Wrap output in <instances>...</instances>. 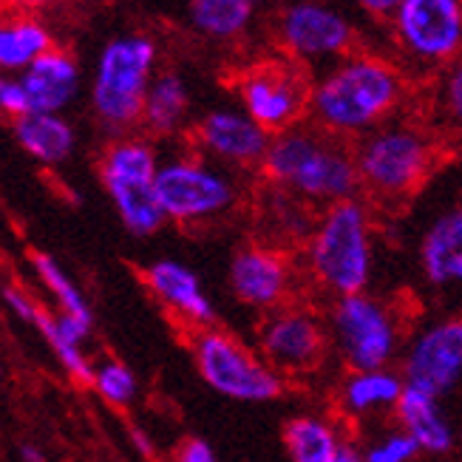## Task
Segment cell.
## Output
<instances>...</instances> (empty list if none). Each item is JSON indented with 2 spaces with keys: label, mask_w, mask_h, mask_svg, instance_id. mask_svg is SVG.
Returning <instances> with one entry per match:
<instances>
[{
  "label": "cell",
  "mask_w": 462,
  "mask_h": 462,
  "mask_svg": "<svg viewBox=\"0 0 462 462\" xmlns=\"http://www.w3.org/2000/svg\"><path fill=\"white\" fill-rule=\"evenodd\" d=\"M190 116V88L182 74L176 71H159L145 97L143 108V125L151 136L165 139L176 136L188 125Z\"/></svg>",
  "instance_id": "d4e9b609"
},
{
  "label": "cell",
  "mask_w": 462,
  "mask_h": 462,
  "mask_svg": "<svg viewBox=\"0 0 462 462\" xmlns=\"http://www.w3.org/2000/svg\"><path fill=\"white\" fill-rule=\"evenodd\" d=\"M417 264L431 290L462 292V202L431 218L420 236Z\"/></svg>",
  "instance_id": "ac0fdd59"
},
{
  "label": "cell",
  "mask_w": 462,
  "mask_h": 462,
  "mask_svg": "<svg viewBox=\"0 0 462 462\" xmlns=\"http://www.w3.org/2000/svg\"><path fill=\"white\" fill-rule=\"evenodd\" d=\"M414 83L386 51L357 49L312 77L310 123L355 145L414 103Z\"/></svg>",
  "instance_id": "6da1fadb"
},
{
  "label": "cell",
  "mask_w": 462,
  "mask_h": 462,
  "mask_svg": "<svg viewBox=\"0 0 462 462\" xmlns=\"http://www.w3.org/2000/svg\"><path fill=\"white\" fill-rule=\"evenodd\" d=\"M273 46L310 74L360 49V32L329 0H290L273 17Z\"/></svg>",
  "instance_id": "8fae6325"
},
{
  "label": "cell",
  "mask_w": 462,
  "mask_h": 462,
  "mask_svg": "<svg viewBox=\"0 0 462 462\" xmlns=\"http://www.w3.org/2000/svg\"><path fill=\"white\" fill-rule=\"evenodd\" d=\"M156 60L159 46L151 34H119L103 46L91 77V108L106 131L125 136L143 123Z\"/></svg>",
  "instance_id": "5b68a950"
},
{
  "label": "cell",
  "mask_w": 462,
  "mask_h": 462,
  "mask_svg": "<svg viewBox=\"0 0 462 462\" xmlns=\"http://www.w3.org/2000/svg\"><path fill=\"white\" fill-rule=\"evenodd\" d=\"M49 49H54V40L40 17L9 9L0 14V71L4 74H23Z\"/></svg>",
  "instance_id": "cb8c5ba5"
},
{
  "label": "cell",
  "mask_w": 462,
  "mask_h": 462,
  "mask_svg": "<svg viewBox=\"0 0 462 462\" xmlns=\"http://www.w3.org/2000/svg\"><path fill=\"white\" fill-rule=\"evenodd\" d=\"M32 327H37V332L46 337V344L51 346V352L57 355V360L63 364V369L74 380H79V383H86V386H94V369L97 366H91V360L83 352V344H77V340H71L63 332L57 315H51L43 307H37V315H34V324Z\"/></svg>",
  "instance_id": "83f0119b"
},
{
  "label": "cell",
  "mask_w": 462,
  "mask_h": 462,
  "mask_svg": "<svg viewBox=\"0 0 462 462\" xmlns=\"http://www.w3.org/2000/svg\"><path fill=\"white\" fill-rule=\"evenodd\" d=\"M20 457H23V462H46L43 451H37L34 446H23L20 448Z\"/></svg>",
  "instance_id": "f35d334b"
},
{
  "label": "cell",
  "mask_w": 462,
  "mask_h": 462,
  "mask_svg": "<svg viewBox=\"0 0 462 462\" xmlns=\"http://www.w3.org/2000/svg\"><path fill=\"white\" fill-rule=\"evenodd\" d=\"M392 420L420 446L423 457L446 459L459 446L454 420L446 411L443 400L434 397V394H426V392H417V389L406 386Z\"/></svg>",
  "instance_id": "d6986e66"
},
{
  "label": "cell",
  "mask_w": 462,
  "mask_h": 462,
  "mask_svg": "<svg viewBox=\"0 0 462 462\" xmlns=\"http://www.w3.org/2000/svg\"><path fill=\"white\" fill-rule=\"evenodd\" d=\"M258 0H190V29L213 43H238L255 26Z\"/></svg>",
  "instance_id": "484cf974"
},
{
  "label": "cell",
  "mask_w": 462,
  "mask_h": 462,
  "mask_svg": "<svg viewBox=\"0 0 462 462\" xmlns=\"http://www.w3.org/2000/svg\"><path fill=\"white\" fill-rule=\"evenodd\" d=\"M51 4H54V0H4V6L9 12H26V14H34L40 9L51 6Z\"/></svg>",
  "instance_id": "d590c367"
},
{
  "label": "cell",
  "mask_w": 462,
  "mask_h": 462,
  "mask_svg": "<svg viewBox=\"0 0 462 462\" xmlns=\"http://www.w3.org/2000/svg\"><path fill=\"white\" fill-rule=\"evenodd\" d=\"M258 173L270 188L287 190L307 208L318 210L364 196L352 145L324 134L312 123L275 134Z\"/></svg>",
  "instance_id": "3957f363"
},
{
  "label": "cell",
  "mask_w": 462,
  "mask_h": 462,
  "mask_svg": "<svg viewBox=\"0 0 462 462\" xmlns=\"http://www.w3.org/2000/svg\"><path fill=\"white\" fill-rule=\"evenodd\" d=\"M159 153L145 136H116L99 156V179L119 222L131 236L148 238L165 227L168 216L156 196Z\"/></svg>",
  "instance_id": "30bf717a"
},
{
  "label": "cell",
  "mask_w": 462,
  "mask_h": 462,
  "mask_svg": "<svg viewBox=\"0 0 462 462\" xmlns=\"http://www.w3.org/2000/svg\"><path fill=\"white\" fill-rule=\"evenodd\" d=\"M327 329L332 355L346 372L394 366L409 337L400 310L369 290L329 300Z\"/></svg>",
  "instance_id": "8992f818"
},
{
  "label": "cell",
  "mask_w": 462,
  "mask_h": 462,
  "mask_svg": "<svg viewBox=\"0 0 462 462\" xmlns=\"http://www.w3.org/2000/svg\"><path fill=\"white\" fill-rule=\"evenodd\" d=\"M233 91L238 106L270 136L310 123L312 74L278 51L238 66Z\"/></svg>",
  "instance_id": "7c38bea8"
},
{
  "label": "cell",
  "mask_w": 462,
  "mask_h": 462,
  "mask_svg": "<svg viewBox=\"0 0 462 462\" xmlns=\"http://www.w3.org/2000/svg\"><path fill=\"white\" fill-rule=\"evenodd\" d=\"M270 139L273 136L241 106L210 108L196 119L190 131L193 151L233 173L261 171Z\"/></svg>",
  "instance_id": "2e32d148"
},
{
  "label": "cell",
  "mask_w": 462,
  "mask_h": 462,
  "mask_svg": "<svg viewBox=\"0 0 462 462\" xmlns=\"http://www.w3.org/2000/svg\"><path fill=\"white\" fill-rule=\"evenodd\" d=\"M94 389L111 406H131L136 400L139 383H136V374L125 364L106 360V364H99L94 369Z\"/></svg>",
  "instance_id": "4dcf8cb0"
},
{
  "label": "cell",
  "mask_w": 462,
  "mask_h": 462,
  "mask_svg": "<svg viewBox=\"0 0 462 462\" xmlns=\"http://www.w3.org/2000/svg\"><path fill=\"white\" fill-rule=\"evenodd\" d=\"M397 372L406 386L434 397H448L462 386V315H439L420 324L409 337Z\"/></svg>",
  "instance_id": "5bb4252c"
},
{
  "label": "cell",
  "mask_w": 462,
  "mask_h": 462,
  "mask_svg": "<svg viewBox=\"0 0 462 462\" xmlns=\"http://www.w3.org/2000/svg\"><path fill=\"white\" fill-rule=\"evenodd\" d=\"M403 392L406 380L394 366L346 372L335 389V406L344 417L364 423V420L374 417H392Z\"/></svg>",
  "instance_id": "ffe728a7"
},
{
  "label": "cell",
  "mask_w": 462,
  "mask_h": 462,
  "mask_svg": "<svg viewBox=\"0 0 462 462\" xmlns=\"http://www.w3.org/2000/svg\"><path fill=\"white\" fill-rule=\"evenodd\" d=\"M131 437H134V443H136V448H139V451H143L145 457H153V446H151L148 434H143L139 429H134V431H131Z\"/></svg>",
  "instance_id": "74e56055"
},
{
  "label": "cell",
  "mask_w": 462,
  "mask_h": 462,
  "mask_svg": "<svg viewBox=\"0 0 462 462\" xmlns=\"http://www.w3.org/2000/svg\"><path fill=\"white\" fill-rule=\"evenodd\" d=\"M403 4L406 0H355V6L364 12V17L377 26H386Z\"/></svg>",
  "instance_id": "d6a6232c"
},
{
  "label": "cell",
  "mask_w": 462,
  "mask_h": 462,
  "mask_svg": "<svg viewBox=\"0 0 462 462\" xmlns=\"http://www.w3.org/2000/svg\"><path fill=\"white\" fill-rule=\"evenodd\" d=\"M360 451H364L366 462H417L423 457L420 446L397 423L372 431L360 443Z\"/></svg>",
  "instance_id": "f546056e"
},
{
  "label": "cell",
  "mask_w": 462,
  "mask_h": 462,
  "mask_svg": "<svg viewBox=\"0 0 462 462\" xmlns=\"http://www.w3.org/2000/svg\"><path fill=\"white\" fill-rule=\"evenodd\" d=\"M4 300H6V307L20 318V320H26V324H34V315H37V304L29 298V295H23L20 290H14V287H6L4 290Z\"/></svg>",
  "instance_id": "e575fe53"
},
{
  "label": "cell",
  "mask_w": 462,
  "mask_h": 462,
  "mask_svg": "<svg viewBox=\"0 0 462 462\" xmlns=\"http://www.w3.org/2000/svg\"><path fill=\"white\" fill-rule=\"evenodd\" d=\"M386 54L417 86L462 57V0H406L386 23Z\"/></svg>",
  "instance_id": "52a82bcc"
},
{
  "label": "cell",
  "mask_w": 462,
  "mask_h": 462,
  "mask_svg": "<svg viewBox=\"0 0 462 462\" xmlns=\"http://www.w3.org/2000/svg\"><path fill=\"white\" fill-rule=\"evenodd\" d=\"M360 193L383 208H400L423 190L443 165L446 139L414 106L352 145Z\"/></svg>",
  "instance_id": "7a4b0ae2"
},
{
  "label": "cell",
  "mask_w": 462,
  "mask_h": 462,
  "mask_svg": "<svg viewBox=\"0 0 462 462\" xmlns=\"http://www.w3.org/2000/svg\"><path fill=\"white\" fill-rule=\"evenodd\" d=\"M255 349L287 380L315 374L332 355L327 315L290 300L261 318Z\"/></svg>",
  "instance_id": "4fadbf2b"
},
{
  "label": "cell",
  "mask_w": 462,
  "mask_h": 462,
  "mask_svg": "<svg viewBox=\"0 0 462 462\" xmlns=\"http://www.w3.org/2000/svg\"><path fill=\"white\" fill-rule=\"evenodd\" d=\"M227 284L241 307L267 315L290 304L298 284V267L287 250L267 241H250L233 253Z\"/></svg>",
  "instance_id": "9a60e30c"
},
{
  "label": "cell",
  "mask_w": 462,
  "mask_h": 462,
  "mask_svg": "<svg viewBox=\"0 0 462 462\" xmlns=\"http://www.w3.org/2000/svg\"><path fill=\"white\" fill-rule=\"evenodd\" d=\"M14 136L20 148L43 165H63L77 145V134L71 123L60 114L29 111L14 119Z\"/></svg>",
  "instance_id": "4316f807"
},
{
  "label": "cell",
  "mask_w": 462,
  "mask_h": 462,
  "mask_svg": "<svg viewBox=\"0 0 462 462\" xmlns=\"http://www.w3.org/2000/svg\"><path fill=\"white\" fill-rule=\"evenodd\" d=\"M300 270L329 300L369 290L374 278V213L364 196L318 210L304 238Z\"/></svg>",
  "instance_id": "277c9868"
},
{
  "label": "cell",
  "mask_w": 462,
  "mask_h": 462,
  "mask_svg": "<svg viewBox=\"0 0 462 462\" xmlns=\"http://www.w3.org/2000/svg\"><path fill=\"white\" fill-rule=\"evenodd\" d=\"M20 83L26 88L29 111L60 114L77 99L83 77H79V63L74 54L54 46L20 74Z\"/></svg>",
  "instance_id": "44dd1931"
},
{
  "label": "cell",
  "mask_w": 462,
  "mask_h": 462,
  "mask_svg": "<svg viewBox=\"0 0 462 462\" xmlns=\"http://www.w3.org/2000/svg\"><path fill=\"white\" fill-rule=\"evenodd\" d=\"M335 462H366V457H364V451H360V446H357V443H352V439H346V443L340 446V451H337Z\"/></svg>",
  "instance_id": "8d00e7d4"
},
{
  "label": "cell",
  "mask_w": 462,
  "mask_h": 462,
  "mask_svg": "<svg viewBox=\"0 0 462 462\" xmlns=\"http://www.w3.org/2000/svg\"><path fill=\"white\" fill-rule=\"evenodd\" d=\"M0 114L20 119L23 114H29V99H26V88L20 83V74H4L0 71Z\"/></svg>",
  "instance_id": "1f68e13d"
},
{
  "label": "cell",
  "mask_w": 462,
  "mask_h": 462,
  "mask_svg": "<svg viewBox=\"0 0 462 462\" xmlns=\"http://www.w3.org/2000/svg\"><path fill=\"white\" fill-rule=\"evenodd\" d=\"M32 264H34L40 281L46 284V290L54 295L60 312L71 315V318H79V320H86V324L94 327V312L88 307V300L83 298V292L77 290V284L69 278L66 270L60 267L49 253H34L32 255Z\"/></svg>",
  "instance_id": "f1b7e54d"
},
{
  "label": "cell",
  "mask_w": 462,
  "mask_h": 462,
  "mask_svg": "<svg viewBox=\"0 0 462 462\" xmlns=\"http://www.w3.org/2000/svg\"><path fill=\"white\" fill-rule=\"evenodd\" d=\"M426 123L446 139H462V57L417 86L414 103Z\"/></svg>",
  "instance_id": "7402d4cb"
},
{
  "label": "cell",
  "mask_w": 462,
  "mask_h": 462,
  "mask_svg": "<svg viewBox=\"0 0 462 462\" xmlns=\"http://www.w3.org/2000/svg\"><path fill=\"white\" fill-rule=\"evenodd\" d=\"M173 462H218L213 446L202 437H188L182 446L176 448V457Z\"/></svg>",
  "instance_id": "836d02e7"
},
{
  "label": "cell",
  "mask_w": 462,
  "mask_h": 462,
  "mask_svg": "<svg viewBox=\"0 0 462 462\" xmlns=\"http://www.w3.org/2000/svg\"><path fill=\"white\" fill-rule=\"evenodd\" d=\"M156 196L168 222L199 227L230 216L241 202V185L233 171L210 162L202 153L188 151L159 165Z\"/></svg>",
  "instance_id": "9c48e42d"
},
{
  "label": "cell",
  "mask_w": 462,
  "mask_h": 462,
  "mask_svg": "<svg viewBox=\"0 0 462 462\" xmlns=\"http://www.w3.org/2000/svg\"><path fill=\"white\" fill-rule=\"evenodd\" d=\"M143 281L159 304L190 332L216 324V307L202 284V278L196 275V270L182 264V261L156 258L143 270Z\"/></svg>",
  "instance_id": "e0dca14e"
},
{
  "label": "cell",
  "mask_w": 462,
  "mask_h": 462,
  "mask_svg": "<svg viewBox=\"0 0 462 462\" xmlns=\"http://www.w3.org/2000/svg\"><path fill=\"white\" fill-rule=\"evenodd\" d=\"M281 443H284L292 462H335L346 437L332 417L300 411L292 414L281 429Z\"/></svg>",
  "instance_id": "603a6c76"
},
{
  "label": "cell",
  "mask_w": 462,
  "mask_h": 462,
  "mask_svg": "<svg viewBox=\"0 0 462 462\" xmlns=\"http://www.w3.org/2000/svg\"><path fill=\"white\" fill-rule=\"evenodd\" d=\"M190 355L205 386L236 403L264 406L287 392V377L275 372L258 349L216 324L190 332Z\"/></svg>",
  "instance_id": "ba28073f"
}]
</instances>
